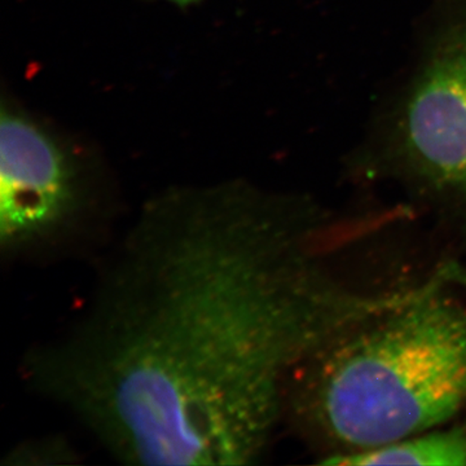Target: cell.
Wrapping results in <instances>:
<instances>
[{"label": "cell", "instance_id": "obj_1", "mask_svg": "<svg viewBox=\"0 0 466 466\" xmlns=\"http://www.w3.org/2000/svg\"><path fill=\"white\" fill-rule=\"evenodd\" d=\"M306 238L247 184L167 189L97 258L63 332L27 352L25 382L126 464H257L291 373L419 294L346 289Z\"/></svg>", "mask_w": 466, "mask_h": 466}, {"label": "cell", "instance_id": "obj_2", "mask_svg": "<svg viewBox=\"0 0 466 466\" xmlns=\"http://www.w3.org/2000/svg\"><path fill=\"white\" fill-rule=\"evenodd\" d=\"M453 279L309 359L297 390L303 413L361 451L431 431L464 410L466 308L444 294Z\"/></svg>", "mask_w": 466, "mask_h": 466}, {"label": "cell", "instance_id": "obj_3", "mask_svg": "<svg viewBox=\"0 0 466 466\" xmlns=\"http://www.w3.org/2000/svg\"><path fill=\"white\" fill-rule=\"evenodd\" d=\"M84 168L54 135L3 106L0 253L14 263L101 256L118 236Z\"/></svg>", "mask_w": 466, "mask_h": 466}, {"label": "cell", "instance_id": "obj_4", "mask_svg": "<svg viewBox=\"0 0 466 466\" xmlns=\"http://www.w3.org/2000/svg\"><path fill=\"white\" fill-rule=\"evenodd\" d=\"M406 134L426 173L466 189V45L426 73L408 104Z\"/></svg>", "mask_w": 466, "mask_h": 466}, {"label": "cell", "instance_id": "obj_5", "mask_svg": "<svg viewBox=\"0 0 466 466\" xmlns=\"http://www.w3.org/2000/svg\"><path fill=\"white\" fill-rule=\"evenodd\" d=\"M323 464L466 466V426L447 431L431 429L375 449L336 455Z\"/></svg>", "mask_w": 466, "mask_h": 466}, {"label": "cell", "instance_id": "obj_6", "mask_svg": "<svg viewBox=\"0 0 466 466\" xmlns=\"http://www.w3.org/2000/svg\"><path fill=\"white\" fill-rule=\"evenodd\" d=\"M165 2L175 3V5H189V3L198 2V0H165Z\"/></svg>", "mask_w": 466, "mask_h": 466}]
</instances>
